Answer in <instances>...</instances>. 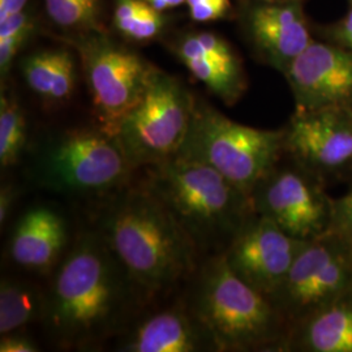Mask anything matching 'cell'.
<instances>
[{
	"mask_svg": "<svg viewBox=\"0 0 352 352\" xmlns=\"http://www.w3.org/2000/svg\"><path fill=\"white\" fill-rule=\"evenodd\" d=\"M30 7V0H0V23L24 12Z\"/></svg>",
	"mask_w": 352,
	"mask_h": 352,
	"instance_id": "30",
	"label": "cell"
},
{
	"mask_svg": "<svg viewBox=\"0 0 352 352\" xmlns=\"http://www.w3.org/2000/svg\"><path fill=\"white\" fill-rule=\"evenodd\" d=\"M113 26L128 43L146 45L167 37L170 16L153 8L145 0H111Z\"/></svg>",
	"mask_w": 352,
	"mask_h": 352,
	"instance_id": "21",
	"label": "cell"
},
{
	"mask_svg": "<svg viewBox=\"0 0 352 352\" xmlns=\"http://www.w3.org/2000/svg\"><path fill=\"white\" fill-rule=\"evenodd\" d=\"M183 298L219 352L283 351L287 322L267 296L230 269L223 253L202 260Z\"/></svg>",
	"mask_w": 352,
	"mask_h": 352,
	"instance_id": "4",
	"label": "cell"
},
{
	"mask_svg": "<svg viewBox=\"0 0 352 352\" xmlns=\"http://www.w3.org/2000/svg\"><path fill=\"white\" fill-rule=\"evenodd\" d=\"M349 3H350V7H352V0H349Z\"/></svg>",
	"mask_w": 352,
	"mask_h": 352,
	"instance_id": "33",
	"label": "cell"
},
{
	"mask_svg": "<svg viewBox=\"0 0 352 352\" xmlns=\"http://www.w3.org/2000/svg\"><path fill=\"white\" fill-rule=\"evenodd\" d=\"M149 3L153 8H155L160 12L167 13L180 6H186V0H145Z\"/></svg>",
	"mask_w": 352,
	"mask_h": 352,
	"instance_id": "31",
	"label": "cell"
},
{
	"mask_svg": "<svg viewBox=\"0 0 352 352\" xmlns=\"http://www.w3.org/2000/svg\"><path fill=\"white\" fill-rule=\"evenodd\" d=\"M145 170V186L164 202L204 258L226 252L256 214L251 195L206 164L180 157Z\"/></svg>",
	"mask_w": 352,
	"mask_h": 352,
	"instance_id": "3",
	"label": "cell"
},
{
	"mask_svg": "<svg viewBox=\"0 0 352 352\" xmlns=\"http://www.w3.org/2000/svg\"><path fill=\"white\" fill-rule=\"evenodd\" d=\"M25 113L12 90L3 87L0 97V166L3 170L19 164L28 148Z\"/></svg>",
	"mask_w": 352,
	"mask_h": 352,
	"instance_id": "23",
	"label": "cell"
},
{
	"mask_svg": "<svg viewBox=\"0 0 352 352\" xmlns=\"http://www.w3.org/2000/svg\"><path fill=\"white\" fill-rule=\"evenodd\" d=\"M239 23L257 59L282 75L316 39L302 1L243 0Z\"/></svg>",
	"mask_w": 352,
	"mask_h": 352,
	"instance_id": "11",
	"label": "cell"
},
{
	"mask_svg": "<svg viewBox=\"0 0 352 352\" xmlns=\"http://www.w3.org/2000/svg\"><path fill=\"white\" fill-rule=\"evenodd\" d=\"M72 240L69 223L60 210L47 204L34 205L25 210L13 227L8 256L19 267L39 274H52Z\"/></svg>",
	"mask_w": 352,
	"mask_h": 352,
	"instance_id": "17",
	"label": "cell"
},
{
	"mask_svg": "<svg viewBox=\"0 0 352 352\" xmlns=\"http://www.w3.org/2000/svg\"><path fill=\"white\" fill-rule=\"evenodd\" d=\"M46 308V289L19 277H3L0 282V336L25 330L42 322Z\"/></svg>",
	"mask_w": 352,
	"mask_h": 352,
	"instance_id": "20",
	"label": "cell"
},
{
	"mask_svg": "<svg viewBox=\"0 0 352 352\" xmlns=\"http://www.w3.org/2000/svg\"><path fill=\"white\" fill-rule=\"evenodd\" d=\"M302 243L266 217L254 214L223 256L240 279L270 298L287 276Z\"/></svg>",
	"mask_w": 352,
	"mask_h": 352,
	"instance_id": "14",
	"label": "cell"
},
{
	"mask_svg": "<svg viewBox=\"0 0 352 352\" xmlns=\"http://www.w3.org/2000/svg\"><path fill=\"white\" fill-rule=\"evenodd\" d=\"M37 351H39L37 343L26 334L25 330L8 333L0 338V352Z\"/></svg>",
	"mask_w": 352,
	"mask_h": 352,
	"instance_id": "28",
	"label": "cell"
},
{
	"mask_svg": "<svg viewBox=\"0 0 352 352\" xmlns=\"http://www.w3.org/2000/svg\"><path fill=\"white\" fill-rule=\"evenodd\" d=\"M141 316L118 338V351L219 352L210 331L190 311L184 298Z\"/></svg>",
	"mask_w": 352,
	"mask_h": 352,
	"instance_id": "16",
	"label": "cell"
},
{
	"mask_svg": "<svg viewBox=\"0 0 352 352\" xmlns=\"http://www.w3.org/2000/svg\"><path fill=\"white\" fill-rule=\"evenodd\" d=\"M265 1H305V0H265Z\"/></svg>",
	"mask_w": 352,
	"mask_h": 352,
	"instance_id": "32",
	"label": "cell"
},
{
	"mask_svg": "<svg viewBox=\"0 0 352 352\" xmlns=\"http://www.w3.org/2000/svg\"><path fill=\"white\" fill-rule=\"evenodd\" d=\"M75 50L97 126L116 136L119 126L140 101L157 68L109 32L62 38Z\"/></svg>",
	"mask_w": 352,
	"mask_h": 352,
	"instance_id": "7",
	"label": "cell"
},
{
	"mask_svg": "<svg viewBox=\"0 0 352 352\" xmlns=\"http://www.w3.org/2000/svg\"><path fill=\"white\" fill-rule=\"evenodd\" d=\"M352 289V240L327 231L302 240L287 276L270 302L291 330Z\"/></svg>",
	"mask_w": 352,
	"mask_h": 352,
	"instance_id": "9",
	"label": "cell"
},
{
	"mask_svg": "<svg viewBox=\"0 0 352 352\" xmlns=\"http://www.w3.org/2000/svg\"><path fill=\"white\" fill-rule=\"evenodd\" d=\"M283 76L296 111L352 109V50L316 38Z\"/></svg>",
	"mask_w": 352,
	"mask_h": 352,
	"instance_id": "13",
	"label": "cell"
},
{
	"mask_svg": "<svg viewBox=\"0 0 352 352\" xmlns=\"http://www.w3.org/2000/svg\"><path fill=\"white\" fill-rule=\"evenodd\" d=\"M196 100L179 77L157 68L142 100L115 136L135 171L175 157L188 133Z\"/></svg>",
	"mask_w": 352,
	"mask_h": 352,
	"instance_id": "8",
	"label": "cell"
},
{
	"mask_svg": "<svg viewBox=\"0 0 352 352\" xmlns=\"http://www.w3.org/2000/svg\"><path fill=\"white\" fill-rule=\"evenodd\" d=\"M327 231L352 240V188L340 199H333L331 223Z\"/></svg>",
	"mask_w": 352,
	"mask_h": 352,
	"instance_id": "27",
	"label": "cell"
},
{
	"mask_svg": "<svg viewBox=\"0 0 352 352\" xmlns=\"http://www.w3.org/2000/svg\"><path fill=\"white\" fill-rule=\"evenodd\" d=\"M17 200V188L12 183H3L0 188V225L4 226L12 213L13 205Z\"/></svg>",
	"mask_w": 352,
	"mask_h": 352,
	"instance_id": "29",
	"label": "cell"
},
{
	"mask_svg": "<svg viewBox=\"0 0 352 352\" xmlns=\"http://www.w3.org/2000/svg\"><path fill=\"white\" fill-rule=\"evenodd\" d=\"M189 19L199 24L228 19L232 12L231 0H186Z\"/></svg>",
	"mask_w": 352,
	"mask_h": 352,
	"instance_id": "25",
	"label": "cell"
},
{
	"mask_svg": "<svg viewBox=\"0 0 352 352\" xmlns=\"http://www.w3.org/2000/svg\"><path fill=\"white\" fill-rule=\"evenodd\" d=\"M149 304L93 226L52 272L41 324L59 349L93 351L123 336Z\"/></svg>",
	"mask_w": 352,
	"mask_h": 352,
	"instance_id": "1",
	"label": "cell"
},
{
	"mask_svg": "<svg viewBox=\"0 0 352 352\" xmlns=\"http://www.w3.org/2000/svg\"><path fill=\"white\" fill-rule=\"evenodd\" d=\"M285 131L286 154L324 180L352 170V109L295 110Z\"/></svg>",
	"mask_w": 352,
	"mask_h": 352,
	"instance_id": "12",
	"label": "cell"
},
{
	"mask_svg": "<svg viewBox=\"0 0 352 352\" xmlns=\"http://www.w3.org/2000/svg\"><path fill=\"white\" fill-rule=\"evenodd\" d=\"M39 28V17L33 7L24 12L10 17L0 23V78L1 87L8 84L13 65L20 52L30 39L36 36Z\"/></svg>",
	"mask_w": 352,
	"mask_h": 352,
	"instance_id": "24",
	"label": "cell"
},
{
	"mask_svg": "<svg viewBox=\"0 0 352 352\" xmlns=\"http://www.w3.org/2000/svg\"><path fill=\"white\" fill-rule=\"evenodd\" d=\"M133 173L118 139L98 126L51 133L32 148L29 164L38 188L100 201L123 188Z\"/></svg>",
	"mask_w": 352,
	"mask_h": 352,
	"instance_id": "5",
	"label": "cell"
},
{
	"mask_svg": "<svg viewBox=\"0 0 352 352\" xmlns=\"http://www.w3.org/2000/svg\"><path fill=\"white\" fill-rule=\"evenodd\" d=\"M164 45L190 75L227 106L240 101L248 88L241 58L225 38L209 30L167 34Z\"/></svg>",
	"mask_w": 352,
	"mask_h": 352,
	"instance_id": "15",
	"label": "cell"
},
{
	"mask_svg": "<svg viewBox=\"0 0 352 352\" xmlns=\"http://www.w3.org/2000/svg\"><path fill=\"white\" fill-rule=\"evenodd\" d=\"M75 50L65 47L42 49L21 58L19 68L29 89L49 106L69 101L75 93L78 67Z\"/></svg>",
	"mask_w": 352,
	"mask_h": 352,
	"instance_id": "19",
	"label": "cell"
},
{
	"mask_svg": "<svg viewBox=\"0 0 352 352\" xmlns=\"http://www.w3.org/2000/svg\"><path fill=\"white\" fill-rule=\"evenodd\" d=\"M94 227L148 302L187 285L204 257L144 182L102 200Z\"/></svg>",
	"mask_w": 352,
	"mask_h": 352,
	"instance_id": "2",
	"label": "cell"
},
{
	"mask_svg": "<svg viewBox=\"0 0 352 352\" xmlns=\"http://www.w3.org/2000/svg\"><path fill=\"white\" fill-rule=\"evenodd\" d=\"M254 212L299 240L325 234L333 214V199L324 179L285 153L251 192Z\"/></svg>",
	"mask_w": 352,
	"mask_h": 352,
	"instance_id": "10",
	"label": "cell"
},
{
	"mask_svg": "<svg viewBox=\"0 0 352 352\" xmlns=\"http://www.w3.org/2000/svg\"><path fill=\"white\" fill-rule=\"evenodd\" d=\"M316 34L320 39L352 50V7H350L349 12L336 23L316 26L315 36Z\"/></svg>",
	"mask_w": 352,
	"mask_h": 352,
	"instance_id": "26",
	"label": "cell"
},
{
	"mask_svg": "<svg viewBox=\"0 0 352 352\" xmlns=\"http://www.w3.org/2000/svg\"><path fill=\"white\" fill-rule=\"evenodd\" d=\"M282 129L240 124L197 97L188 133L175 157L206 164L251 195L285 155Z\"/></svg>",
	"mask_w": 352,
	"mask_h": 352,
	"instance_id": "6",
	"label": "cell"
},
{
	"mask_svg": "<svg viewBox=\"0 0 352 352\" xmlns=\"http://www.w3.org/2000/svg\"><path fill=\"white\" fill-rule=\"evenodd\" d=\"M283 351L352 352V289L292 327Z\"/></svg>",
	"mask_w": 352,
	"mask_h": 352,
	"instance_id": "18",
	"label": "cell"
},
{
	"mask_svg": "<svg viewBox=\"0 0 352 352\" xmlns=\"http://www.w3.org/2000/svg\"><path fill=\"white\" fill-rule=\"evenodd\" d=\"M49 23L60 38L109 32L104 24L103 0H42Z\"/></svg>",
	"mask_w": 352,
	"mask_h": 352,
	"instance_id": "22",
	"label": "cell"
}]
</instances>
